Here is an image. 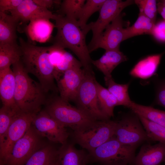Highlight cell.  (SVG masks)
Returning a JSON list of instances; mask_svg holds the SVG:
<instances>
[{
  "mask_svg": "<svg viewBox=\"0 0 165 165\" xmlns=\"http://www.w3.org/2000/svg\"><path fill=\"white\" fill-rule=\"evenodd\" d=\"M97 96L100 108L102 112L108 118L114 116V109L119 105L117 100L111 93L96 80Z\"/></svg>",
  "mask_w": 165,
  "mask_h": 165,
  "instance_id": "28",
  "label": "cell"
},
{
  "mask_svg": "<svg viewBox=\"0 0 165 165\" xmlns=\"http://www.w3.org/2000/svg\"><path fill=\"white\" fill-rule=\"evenodd\" d=\"M50 19L40 18L29 22L25 31L31 40L40 43L46 42L50 38L55 25Z\"/></svg>",
  "mask_w": 165,
  "mask_h": 165,
  "instance_id": "18",
  "label": "cell"
},
{
  "mask_svg": "<svg viewBox=\"0 0 165 165\" xmlns=\"http://www.w3.org/2000/svg\"><path fill=\"white\" fill-rule=\"evenodd\" d=\"M50 165H59V162L57 157V154L56 158L53 161V162Z\"/></svg>",
  "mask_w": 165,
  "mask_h": 165,
  "instance_id": "41",
  "label": "cell"
},
{
  "mask_svg": "<svg viewBox=\"0 0 165 165\" xmlns=\"http://www.w3.org/2000/svg\"><path fill=\"white\" fill-rule=\"evenodd\" d=\"M134 1L139 8V13L144 14L155 23L157 12L156 1L136 0Z\"/></svg>",
  "mask_w": 165,
  "mask_h": 165,
  "instance_id": "34",
  "label": "cell"
},
{
  "mask_svg": "<svg viewBox=\"0 0 165 165\" xmlns=\"http://www.w3.org/2000/svg\"><path fill=\"white\" fill-rule=\"evenodd\" d=\"M138 116L165 127V111L132 101L129 108Z\"/></svg>",
  "mask_w": 165,
  "mask_h": 165,
  "instance_id": "24",
  "label": "cell"
},
{
  "mask_svg": "<svg viewBox=\"0 0 165 165\" xmlns=\"http://www.w3.org/2000/svg\"><path fill=\"white\" fill-rule=\"evenodd\" d=\"M19 45L22 51L21 60L28 73L38 79L46 93L58 92L54 82V67L50 57V46H37L19 38Z\"/></svg>",
  "mask_w": 165,
  "mask_h": 165,
  "instance_id": "1",
  "label": "cell"
},
{
  "mask_svg": "<svg viewBox=\"0 0 165 165\" xmlns=\"http://www.w3.org/2000/svg\"><path fill=\"white\" fill-rule=\"evenodd\" d=\"M163 54L148 56L140 60L130 72L134 78L145 80L154 75L160 63Z\"/></svg>",
  "mask_w": 165,
  "mask_h": 165,
  "instance_id": "20",
  "label": "cell"
},
{
  "mask_svg": "<svg viewBox=\"0 0 165 165\" xmlns=\"http://www.w3.org/2000/svg\"><path fill=\"white\" fill-rule=\"evenodd\" d=\"M18 24L11 15L0 12V43L17 42Z\"/></svg>",
  "mask_w": 165,
  "mask_h": 165,
  "instance_id": "22",
  "label": "cell"
},
{
  "mask_svg": "<svg viewBox=\"0 0 165 165\" xmlns=\"http://www.w3.org/2000/svg\"><path fill=\"white\" fill-rule=\"evenodd\" d=\"M84 0H64L61 2L58 14L77 20L79 13L86 2Z\"/></svg>",
  "mask_w": 165,
  "mask_h": 165,
  "instance_id": "30",
  "label": "cell"
},
{
  "mask_svg": "<svg viewBox=\"0 0 165 165\" xmlns=\"http://www.w3.org/2000/svg\"><path fill=\"white\" fill-rule=\"evenodd\" d=\"M33 1L37 5L48 9L55 4L61 5V3L60 0H33Z\"/></svg>",
  "mask_w": 165,
  "mask_h": 165,
  "instance_id": "39",
  "label": "cell"
},
{
  "mask_svg": "<svg viewBox=\"0 0 165 165\" xmlns=\"http://www.w3.org/2000/svg\"><path fill=\"white\" fill-rule=\"evenodd\" d=\"M16 81L14 74L10 67L0 70V97L2 106L20 111L15 102Z\"/></svg>",
  "mask_w": 165,
  "mask_h": 165,
  "instance_id": "16",
  "label": "cell"
},
{
  "mask_svg": "<svg viewBox=\"0 0 165 165\" xmlns=\"http://www.w3.org/2000/svg\"><path fill=\"white\" fill-rule=\"evenodd\" d=\"M114 136L121 143L138 146L152 141L148 136L138 116L131 111L116 121Z\"/></svg>",
  "mask_w": 165,
  "mask_h": 165,
  "instance_id": "8",
  "label": "cell"
},
{
  "mask_svg": "<svg viewBox=\"0 0 165 165\" xmlns=\"http://www.w3.org/2000/svg\"><path fill=\"white\" fill-rule=\"evenodd\" d=\"M40 136L31 126L13 146L5 165H24L41 147Z\"/></svg>",
  "mask_w": 165,
  "mask_h": 165,
  "instance_id": "11",
  "label": "cell"
},
{
  "mask_svg": "<svg viewBox=\"0 0 165 165\" xmlns=\"http://www.w3.org/2000/svg\"><path fill=\"white\" fill-rule=\"evenodd\" d=\"M44 109L52 117L73 131L95 121L78 108L62 99L56 93L48 96Z\"/></svg>",
  "mask_w": 165,
  "mask_h": 165,
  "instance_id": "4",
  "label": "cell"
},
{
  "mask_svg": "<svg viewBox=\"0 0 165 165\" xmlns=\"http://www.w3.org/2000/svg\"><path fill=\"white\" fill-rule=\"evenodd\" d=\"M125 29L121 13L106 27L92 51L99 48H102L105 51L120 50V44L125 40Z\"/></svg>",
  "mask_w": 165,
  "mask_h": 165,
  "instance_id": "13",
  "label": "cell"
},
{
  "mask_svg": "<svg viewBox=\"0 0 165 165\" xmlns=\"http://www.w3.org/2000/svg\"><path fill=\"white\" fill-rule=\"evenodd\" d=\"M159 2L165 7V0H161Z\"/></svg>",
  "mask_w": 165,
  "mask_h": 165,
  "instance_id": "42",
  "label": "cell"
},
{
  "mask_svg": "<svg viewBox=\"0 0 165 165\" xmlns=\"http://www.w3.org/2000/svg\"><path fill=\"white\" fill-rule=\"evenodd\" d=\"M156 90L154 104L165 108V79L157 82Z\"/></svg>",
  "mask_w": 165,
  "mask_h": 165,
  "instance_id": "35",
  "label": "cell"
},
{
  "mask_svg": "<svg viewBox=\"0 0 165 165\" xmlns=\"http://www.w3.org/2000/svg\"><path fill=\"white\" fill-rule=\"evenodd\" d=\"M104 79L107 89L116 98L118 105L128 108L132 101L128 93L129 83H117L115 81L112 76L105 77Z\"/></svg>",
  "mask_w": 165,
  "mask_h": 165,
  "instance_id": "25",
  "label": "cell"
},
{
  "mask_svg": "<svg viewBox=\"0 0 165 165\" xmlns=\"http://www.w3.org/2000/svg\"><path fill=\"white\" fill-rule=\"evenodd\" d=\"M149 137L152 141L165 144V127L139 116Z\"/></svg>",
  "mask_w": 165,
  "mask_h": 165,
  "instance_id": "32",
  "label": "cell"
},
{
  "mask_svg": "<svg viewBox=\"0 0 165 165\" xmlns=\"http://www.w3.org/2000/svg\"><path fill=\"white\" fill-rule=\"evenodd\" d=\"M156 23L144 14L139 13L134 24L125 29V40L136 36L152 35Z\"/></svg>",
  "mask_w": 165,
  "mask_h": 165,
  "instance_id": "26",
  "label": "cell"
},
{
  "mask_svg": "<svg viewBox=\"0 0 165 165\" xmlns=\"http://www.w3.org/2000/svg\"><path fill=\"white\" fill-rule=\"evenodd\" d=\"M96 81L93 72L85 71L84 78L74 101L77 108L94 120L108 119L110 118L100 108Z\"/></svg>",
  "mask_w": 165,
  "mask_h": 165,
  "instance_id": "7",
  "label": "cell"
},
{
  "mask_svg": "<svg viewBox=\"0 0 165 165\" xmlns=\"http://www.w3.org/2000/svg\"><path fill=\"white\" fill-rule=\"evenodd\" d=\"M56 14L54 20L57 32L53 45L70 49L78 57L85 71H93L92 60L86 42L87 33L80 27L77 20Z\"/></svg>",
  "mask_w": 165,
  "mask_h": 165,
  "instance_id": "2",
  "label": "cell"
},
{
  "mask_svg": "<svg viewBox=\"0 0 165 165\" xmlns=\"http://www.w3.org/2000/svg\"><path fill=\"white\" fill-rule=\"evenodd\" d=\"M106 0H87L79 13L78 23L81 28L86 33L91 30L90 23L87 24L89 18L94 13L99 11Z\"/></svg>",
  "mask_w": 165,
  "mask_h": 165,
  "instance_id": "27",
  "label": "cell"
},
{
  "mask_svg": "<svg viewBox=\"0 0 165 165\" xmlns=\"http://www.w3.org/2000/svg\"><path fill=\"white\" fill-rule=\"evenodd\" d=\"M134 2V1L127 0H106L99 11L98 17L94 22H90L92 32V39L88 45L90 53L106 27L127 7Z\"/></svg>",
  "mask_w": 165,
  "mask_h": 165,
  "instance_id": "9",
  "label": "cell"
},
{
  "mask_svg": "<svg viewBox=\"0 0 165 165\" xmlns=\"http://www.w3.org/2000/svg\"><path fill=\"white\" fill-rule=\"evenodd\" d=\"M22 51L17 42L0 43V70L10 67L21 60Z\"/></svg>",
  "mask_w": 165,
  "mask_h": 165,
  "instance_id": "23",
  "label": "cell"
},
{
  "mask_svg": "<svg viewBox=\"0 0 165 165\" xmlns=\"http://www.w3.org/2000/svg\"><path fill=\"white\" fill-rule=\"evenodd\" d=\"M127 60V57L120 50H106L100 58L92 60V64L105 77H109L112 76L113 71L118 65Z\"/></svg>",
  "mask_w": 165,
  "mask_h": 165,
  "instance_id": "19",
  "label": "cell"
},
{
  "mask_svg": "<svg viewBox=\"0 0 165 165\" xmlns=\"http://www.w3.org/2000/svg\"><path fill=\"white\" fill-rule=\"evenodd\" d=\"M152 35L157 40L165 42V20L160 21L155 24Z\"/></svg>",
  "mask_w": 165,
  "mask_h": 165,
  "instance_id": "37",
  "label": "cell"
},
{
  "mask_svg": "<svg viewBox=\"0 0 165 165\" xmlns=\"http://www.w3.org/2000/svg\"><path fill=\"white\" fill-rule=\"evenodd\" d=\"M116 121H94L74 130V138L82 148L91 152L114 136Z\"/></svg>",
  "mask_w": 165,
  "mask_h": 165,
  "instance_id": "5",
  "label": "cell"
},
{
  "mask_svg": "<svg viewBox=\"0 0 165 165\" xmlns=\"http://www.w3.org/2000/svg\"><path fill=\"white\" fill-rule=\"evenodd\" d=\"M2 106L0 109V146L3 143L13 118L18 112Z\"/></svg>",
  "mask_w": 165,
  "mask_h": 165,
  "instance_id": "33",
  "label": "cell"
},
{
  "mask_svg": "<svg viewBox=\"0 0 165 165\" xmlns=\"http://www.w3.org/2000/svg\"><path fill=\"white\" fill-rule=\"evenodd\" d=\"M82 67L80 61L71 53L65 51L59 63L54 68V77L57 81L66 71L74 68Z\"/></svg>",
  "mask_w": 165,
  "mask_h": 165,
  "instance_id": "31",
  "label": "cell"
},
{
  "mask_svg": "<svg viewBox=\"0 0 165 165\" xmlns=\"http://www.w3.org/2000/svg\"><path fill=\"white\" fill-rule=\"evenodd\" d=\"M57 154V151L51 146H43L35 152L24 165H50Z\"/></svg>",
  "mask_w": 165,
  "mask_h": 165,
  "instance_id": "29",
  "label": "cell"
},
{
  "mask_svg": "<svg viewBox=\"0 0 165 165\" xmlns=\"http://www.w3.org/2000/svg\"><path fill=\"white\" fill-rule=\"evenodd\" d=\"M50 47V61L55 68L61 61L66 50L64 49L53 45Z\"/></svg>",
  "mask_w": 165,
  "mask_h": 165,
  "instance_id": "36",
  "label": "cell"
},
{
  "mask_svg": "<svg viewBox=\"0 0 165 165\" xmlns=\"http://www.w3.org/2000/svg\"><path fill=\"white\" fill-rule=\"evenodd\" d=\"M157 11L165 20V7L160 2L157 4Z\"/></svg>",
  "mask_w": 165,
  "mask_h": 165,
  "instance_id": "40",
  "label": "cell"
},
{
  "mask_svg": "<svg viewBox=\"0 0 165 165\" xmlns=\"http://www.w3.org/2000/svg\"><path fill=\"white\" fill-rule=\"evenodd\" d=\"M9 12L11 15L19 23L30 22L40 18L55 20L56 16V14L37 5L33 0H23L16 9Z\"/></svg>",
  "mask_w": 165,
  "mask_h": 165,
  "instance_id": "15",
  "label": "cell"
},
{
  "mask_svg": "<svg viewBox=\"0 0 165 165\" xmlns=\"http://www.w3.org/2000/svg\"><path fill=\"white\" fill-rule=\"evenodd\" d=\"M59 165H84L86 156L82 150L66 143L57 150Z\"/></svg>",
  "mask_w": 165,
  "mask_h": 165,
  "instance_id": "21",
  "label": "cell"
},
{
  "mask_svg": "<svg viewBox=\"0 0 165 165\" xmlns=\"http://www.w3.org/2000/svg\"><path fill=\"white\" fill-rule=\"evenodd\" d=\"M85 75V71L80 67L70 69L64 73L57 81L60 96L69 102L75 101Z\"/></svg>",
  "mask_w": 165,
  "mask_h": 165,
  "instance_id": "14",
  "label": "cell"
},
{
  "mask_svg": "<svg viewBox=\"0 0 165 165\" xmlns=\"http://www.w3.org/2000/svg\"><path fill=\"white\" fill-rule=\"evenodd\" d=\"M37 114L20 111L14 116L0 146V165H5L13 146L31 127Z\"/></svg>",
  "mask_w": 165,
  "mask_h": 165,
  "instance_id": "10",
  "label": "cell"
},
{
  "mask_svg": "<svg viewBox=\"0 0 165 165\" xmlns=\"http://www.w3.org/2000/svg\"><path fill=\"white\" fill-rule=\"evenodd\" d=\"M23 0H0V12H5L16 9Z\"/></svg>",
  "mask_w": 165,
  "mask_h": 165,
  "instance_id": "38",
  "label": "cell"
},
{
  "mask_svg": "<svg viewBox=\"0 0 165 165\" xmlns=\"http://www.w3.org/2000/svg\"><path fill=\"white\" fill-rule=\"evenodd\" d=\"M138 147L123 144L114 136L90 152L104 165H132Z\"/></svg>",
  "mask_w": 165,
  "mask_h": 165,
  "instance_id": "6",
  "label": "cell"
},
{
  "mask_svg": "<svg viewBox=\"0 0 165 165\" xmlns=\"http://www.w3.org/2000/svg\"><path fill=\"white\" fill-rule=\"evenodd\" d=\"M31 125L40 136L46 137L53 142L62 145L66 143L69 134L66 127L44 109L36 115Z\"/></svg>",
  "mask_w": 165,
  "mask_h": 165,
  "instance_id": "12",
  "label": "cell"
},
{
  "mask_svg": "<svg viewBox=\"0 0 165 165\" xmlns=\"http://www.w3.org/2000/svg\"><path fill=\"white\" fill-rule=\"evenodd\" d=\"M12 66L15 78L14 99L17 106L21 112L37 114L45 105L48 94L39 82L30 77L21 60Z\"/></svg>",
  "mask_w": 165,
  "mask_h": 165,
  "instance_id": "3",
  "label": "cell"
},
{
  "mask_svg": "<svg viewBox=\"0 0 165 165\" xmlns=\"http://www.w3.org/2000/svg\"><path fill=\"white\" fill-rule=\"evenodd\" d=\"M165 162V144H143L135 156L132 165H160Z\"/></svg>",
  "mask_w": 165,
  "mask_h": 165,
  "instance_id": "17",
  "label": "cell"
}]
</instances>
